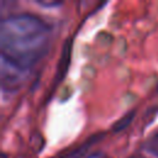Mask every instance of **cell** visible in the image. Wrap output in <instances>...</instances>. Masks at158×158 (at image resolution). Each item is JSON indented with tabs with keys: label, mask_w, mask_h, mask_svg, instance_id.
<instances>
[{
	"label": "cell",
	"mask_w": 158,
	"mask_h": 158,
	"mask_svg": "<svg viewBox=\"0 0 158 158\" xmlns=\"http://www.w3.org/2000/svg\"><path fill=\"white\" fill-rule=\"evenodd\" d=\"M49 32V25L33 14H15L1 20V67L21 73L32 68L48 51Z\"/></svg>",
	"instance_id": "6da1fadb"
},
{
	"label": "cell",
	"mask_w": 158,
	"mask_h": 158,
	"mask_svg": "<svg viewBox=\"0 0 158 158\" xmlns=\"http://www.w3.org/2000/svg\"><path fill=\"white\" fill-rule=\"evenodd\" d=\"M70 46H72V41L69 38H67V41L63 46L62 53H60L58 65H57V72H56V75H54V81L56 83L62 81V79L64 78V75L67 73V69H68V65H69V62H70Z\"/></svg>",
	"instance_id": "7a4b0ae2"
},
{
	"label": "cell",
	"mask_w": 158,
	"mask_h": 158,
	"mask_svg": "<svg viewBox=\"0 0 158 158\" xmlns=\"http://www.w3.org/2000/svg\"><path fill=\"white\" fill-rule=\"evenodd\" d=\"M104 136V132H100V133H96V135H93V136H90L85 142H83L79 147H77L75 149H73L68 156H67V158H80L81 156H84L89 149H90V147H93L95 143H98L100 139H101V137Z\"/></svg>",
	"instance_id": "3957f363"
},
{
	"label": "cell",
	"mask_w": 158,
	"mask_h": 158,
	"mask_svg": "<svg viewBox=\"0 0 158 158\" xmlns=\"http://www.w3.org/2000/svg\"><path fill=\"white\" fill-rule=\"evenodd\" d=\"M135 115H136V111L132 110L127 114H125L123 116H121L118 120H116L112 126H111V131L112 132H120V131H123L126 127H128V125L133 121L135 118Z\"/></svg>",
	"instance_id": "277c9868"
},
{
	"label": "cell",
	"mask_w": 158,
	"mask_h": 158,
	"mask_svg": "<svg viewBox=\"0 0 158 158\" xmlns=\"http://www.w3.org/2000/svg\"><path fill=\"white\" fill-rule=\"evenodd\" d=\"M151 152H153L156 156H158V135L152 139L151 142Z\"/></svg>",
	"instance_id": "5b68a950"
},
{
	"label": "cell",
	"mask_w": 158,
	"mask_h": 158,
	"mask_svg": "<svg viewBox=\"0 0 158 158\" xmlns=\"http://www.w3.org/2000/svg\"><path fill=\"white\" fill-rule=\"evenodd\" d=\"M38 4H41L42 6H57L60 2H43V1H38Z\"/></svg>",
	"instance_id": "8992f818"
},
{
	"label": "cell",
	"mask_w": 158,
	"mask_h": 158,
	"mask_svg": "<svg viewBox=\"0 0 158 158\" xmlns=\"http://www.w3.org/2000/svg\"><path fill=\"white\" fill-rule=\"evenodd\" d=\"M157 91H158V84H157Z\"/></svg>",
	"instance_id": "52a82bcc"
}]
</instances>
